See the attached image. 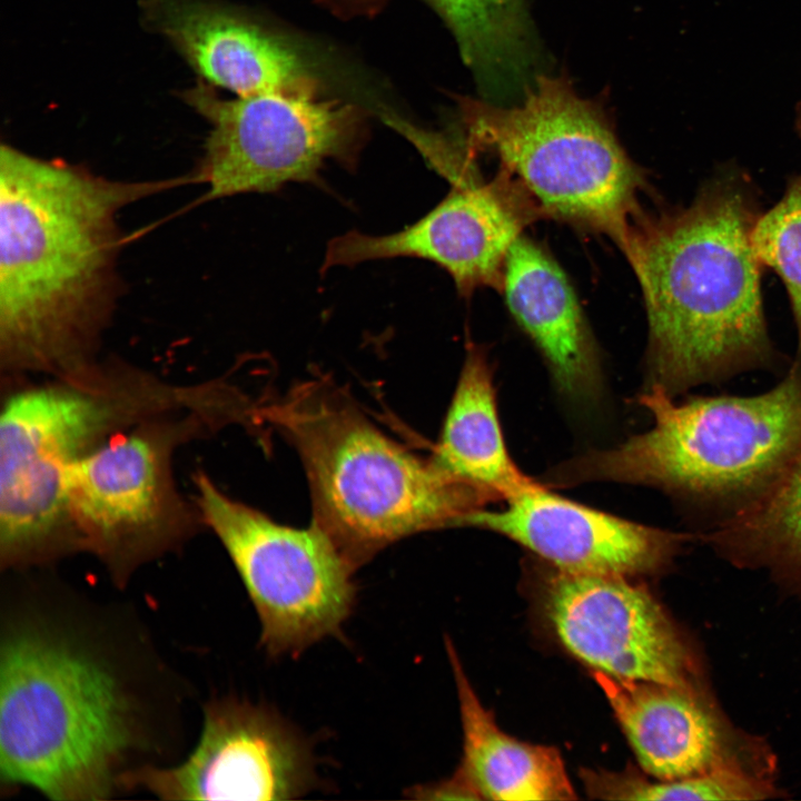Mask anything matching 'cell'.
I'll list each match as a JSON object with an SVG mask.
<instances>
[{
  "mask_svg": "<svg viewBox=\"0 0 801 801\" xmlns=\"http://www.w3.org/2000/svg\"><path fill=\"white\" fill-rule=\"evenodd\" d=\"M190 178L115 180L2 145V374L58 377L98 360L119 296V212Z\"/></svg>",
  "mask_w": 801,
  "mask_h": 801,
  "instance_id": "obj_1",
  "label": "cell"
},
{
  "mask_svg": "<svg viewBox=\"0 0 801 801\" xmlns=\"http://www.w3.org/2000/svg\"><path fill=\"white\" fill-rule=\"evenodd\" d=\"M760 215L749 177L728 168L688 206L634 224L625 258L647 315L649 386L675 398L777 364L753 244Z\"/></svg>",
  "mask_w": 801,
  "mask_h": 801,
  "instance_id": "obj_2",
  "label": "cell"
},
{
  "mask_svg": "<svg viewBox=\"0 0 801 801\" xmlns=\"http://www.w3.org/2000/svg\"><path fill=\"white\" fill-rule=\"evenodd\" d=\"M227 382L177 384L118 359L10 390L0 415V561L22 567L76 552L66 472L111 436L149 418L205 412L236 417Z\"/></svg>",
  "mask_w": 801,
  "mask_h": 801,
  "instance_id": "obj_3",
  "label": "cell"
},
{
  "mask_svg": "<svg viewBox=\"0 0 801 801\" xmlns=\"http://www.w3.org/2000/svg\"><path fill=\"white\" fill-rule=\"evenodd\" d=\"M111 662L38 619L10 623L0 647V774L61 801L125 788L138 710Z\"/></svg>",
  "mask_w": 801,
  "mask_h": 801,
  "instance_id": "obj_4",
  "label": "cell"
},
{
  "mask_svg": "<svg viewBox=\"0 0 801 801\" xmlns=\"http://www.w3.org/2000/svg\"><path fill=\"white\" fill-rule=\"evenodd\" d=\"M259 416L295 447L313 523L355 571L406 536L464 525L500 498L396 443L336 385L312 379L261 404Z\"/></svg>",
  "mask_w": 801,
  "mask_h": 801,
  "instance_id": "obj_5",
  "label": "cell"
},
{
  "mask_svg": "<svg viewBox=\"0 0 801 801\" xmlns=\"http://www.w3.org/2000/svg\"><path fill=\"white\" fill-rule=\"evenodd\" d=\"M639 400L653 417L649 431L563 463L548 481L647 485L713 516L714 525L761 497L801 447L799 356L775 386L756 395L676 403L652 385Z\"/></svg>",
  "mask_w": 801,
  "mask_h": 801,
  "instance_id": "obj_6",
  "label": "cell"
},
{
  "mask_svg": "<svg viewBox=\"0 0 801 801\" xmlns=\"http://www.w3.org/2000/svg\"><path fill=\"white\" fill-rule=\"evenodd\" d=\"M463 121L467 149L496 155L544 217L603 234L626 255L646 177L570 80L540 75L512 107L467 100Z\"/></svg>",
  "mask_w": 801,
  "mask_h": 801,
  "instance_id": "obj_7",
  "label": "cell"
},
{
  "mask_svg": "<svg viewBox=\"0 0 801 801\" xmlns=\"http://www.w3.org/2000/svg\"><path fill=\"white\" fill-rule=\"evenodd\" d=\"M231 424L205 412L156 416L115 434L65 475L76 552L96 556L117 581L177 550L205 526L174 478L179 446Z\"/></svg>",
  "mask_w": 801,
  "mask_h": 801,
  "instance_id": "obj_8",
  "label": "cell"
},
{
  "mask_svg": "<svg viewBox=\"0 0 801 801\" xmlns=\"http://www.w3.org/2000/svg\"><path fill=\"white\" fill-rule=\"evenodd\" d=\"M195 503L217 536L256 609L260 644L273 656L296 655L340 632L355 602L354 570L314 524H279L194 474Z\"/></svg>",
  "mask_w": 801,
  "mask_h": 801,
  "instance_id": "obj_9",
  "label": "cell"
},
{
  "mask_svg": "<svg viewBox=\"0 0 801 801\" xmlns=\"http://www.w3.org/2000/svg\"><path fill=\"white\" fill-rule=\"evenodd\" d=\"M211 125L192 179L207 198L273 192L288 182H319L330 160L355 161V125L346 108L313 92L221 100L205 85L186 95Z\"/></svg>",
  "mask_w": 801,
  "mask_h": 801,
  "instance_id": "obj_10",
  "label": "cell"
},
{
  "mask_svg": "<svg viewBox=\"0 0 801 801\" xmlns=\"http://www.w3.org/2000/svg\"><path fill=\"white\" fill-rule=\"evenodd\" d=\"M488 182H453L425 216L388 235L349 231L329 241L322 269L397 257L435 263L462 296L491 287L502 291L506 257L523 229L544 217L516 177L501 167Z\"/></svg>",
  "mask_w": 801,
  "mask_h": 801,
  "instance_id": "obj_11",
  "label": "cell"
},
{
  "mask_svg": "<svg viewBox=\"0 0 801 801\" xmlns=\"http://www.w3.org/2000/svg\"><path fill=\"white\" fill-rule=\"evenodd\" d=\"M315 782L301 736L265 706L228 698L204 712L199 740L185 761L139 767L125 787L165 800H291Z\"/></svg>",
  "mask_w": 801,
  "mask_h": 801,
  "instance_id": "obj_12",
  "label": "cell"
},
{
  "mask_svg": "<svg viewBox=\"0 0 801 801\" xmlns=\"http://www.w3.org/2000/svg\"><path fill=\"white\" fill-rule=\"evenodd\" d=\"M544 611L562 644L610 676L695 686L692 651L653 596L622 575L554 567L544 581Z\"/></svg>",
  "mask_w": 801,
  "mask_h": 801,
  "instance_id": "obj_13",
  "label": "cell"
},
{
  "mask_svg": "<svg viewBox=\"0 0 801 801\" xmlns=\"http://www.w3.org/2000/svg\"><path fill=\"white\" fill-rule=\"evenodd\" d=\"M506 502L504 510L474 512L464 525L502 534L572 573H653L693 538L591 508L537 483Z\"/></svg>",
  "mask_w": 801,
  "mask_h": 801,
  "instance_id": "obj_14",
  "label": "cell"
},
{
  "mask_svg": "<svg viewBox=\"0 0 801 801\" xmlns=\"http://www.w3.org/2000/svg\"><path fill=\"white\" fill-rule=\"evenodd\" d=\"M640 765L660 781L745 765L725 722L699 685L675 686L592 673Z\"/></svg>",
  "mask_w": 801,
  "mask_h": 801,
  "instance_id": "obj_15",
  "label": "cell"
},
{
  "mask_svg": "<svg viewBox=\"0 0 801 801\" xmlns=\"http://www.w3.org/2000/svg\"><path fill=\"white\" fill-rule=\"evenodd\" d=\"M502 291L558 389L574 400H594L602 387L596 344L558 264L537 243L521 235L506 257Z\"/></svg>",
  "mask_w": 801,
  "mask_h": 801,
  "instance_id": "obj_16",
  "label": "cell"
},
{
  "mask_svg": "<svg viewBox=\"0 0 801 801\" xmlns=\"http://www.w3.org/2000/svg\"><path fill=\"white\" fill-rule=\"evenodd\" d=\"M152 14L204 78L239 97L313 92L294 51L221 9L191 0H155Z\"/></svg>",
  "mask_w": 801,
  "mask_h": 801,
  "instance_id": "obj_17",
  "label": "cell"
},
{
  "mask_svg": "<svg viewBox=\"0 0 801 801\" xmlns=\"http://www.w3.org/2000/svg\"><path fill=\"white\" fill-rule=\"evenodd\" d=\"M454 672L463 728L459 770L483 799H576L560 752L551 746L521 742L505 734L479 702L454 645L446 641Z\"/></svg>",
  "mask_w": 801,
  "mask_h": 801,
  "instance_id": "obj_18",
  "label": "cell"
},
{
  "mask_svg": "<svg viewBox=\"0 0 801 801\" xmlns=\"http://www.w3.org/2000/svg\"><path fill=\"white\" fill-rule=\"evenodd\" d=\"M433 459L452 475L508 500L533 486L503 437L493 375L483 350L467 348Z\"/></svg>",
  "mask_w": 801,
  "mask_h": 801,
  "instance_id": "obj_19",
  "label": "cell"
},
{
  "mask_svg": "<svg viewBox=\"0 0 801 801\" xmlns=\"http://www.w3.org/2000/svg\"><path fill=\"white\" fill-rule=\"evenodd\" d=\"M700 537L736 565L801 586V447L761 497Z\"/></svg>",
  "mask_w": 801,
  "mask_h": 801,
  "instance_id": "obj_20",
  "label": "cell"
},
{
  "mask_svg": "<svg viewBox=\"0 0 801 801\" xmlns=\"http://www.w3.org/2000/svg\"><path fill=\"white\" fill-rule=\"evenodd\" d=\"M451 27L464 61L486 83L515 80L527 69L524 0H431Z\"/></svg>",
  "mask_w": 801,
  "mask_h": 801,
  "instance_id": "obj_21",
  "label": "cell"
},
{
  "mask_svg": "<svg viewBox=\"0 0 801 801\" xmlns=\"http://www.w3.org/2000/svg\"><path fill=\"white\" fill-rule=\"evenodd\" d=\"M586 791L607 800H762L773 789L746 765H729L672 781L651 782L632 772L611 773L586 770L582 773Z\"/></svg>",
  "mask_w": 801,
  "mask_h": 801,
  "instance_id": "obj_22",
  "label": "cell"
},
{
  "mask_svg": "<svg viewBox=\"0 0 801 801\" xmlns=\"http://www.w3.org/2000/svg\"><path fill=\"white\" fill-rule=\"evenodd\" d=\"M753 244L762 264L778 274L787 289L801 357V175L791 179L780 200L760 215Z\"/></svg>",
  "mask_w": 801,
  "mask_h": 801,
  "instance_id": "obj_23",
  "label": "cell"
},
{
  "mask_svg": "<svg viewBox=\"0 0 801 801\" xmlns=\"http://www.w3.org/2000/svg\"><path fill=\"white\" fill-rule=\"evenodd\" d=\"M409 797L417 800H478L483 799L467 777L458 770L443 782L416 785Z\"/></svg>",
  "mask_w": 801,
  "mask_h": 801,
  "instance_id": "obj_24",
  "label": "cell"
},
{
  "mask_svg": "<svg viewBox=\"0 0 801 801\" xmlns=\"http://www.w3.org/2000/svg\"><path fill=\"white\" fill-rule=\"evenodd\" d=\"M797 127H798L799 134L801 136V105L798 108Z\"/></svg>",
  "mask_w": 801,
  "mask_h": 801,
  "instance_id": "obj_25",
  "label": "cell"
}]
</instances>
